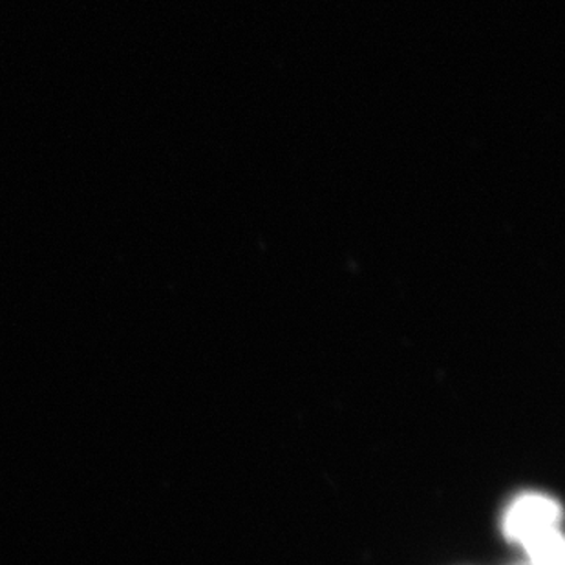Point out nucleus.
<instances>
[{"mask_svg":"<svg viewBox=\"0 0 565 565\" xmlns=\"http://www.w3.org/2000/svg\"><path fill=\"white\" fill-rule=\"evenodd\" d=\"M561 509L550 498L523 497L509 509L505 518V533L527 551L540 540L558 533Z\"/></svg>","mask_w":565,"mask_h":565,"instance_id":"obj_1","label":"nucleus"}]
</instances>
